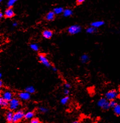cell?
<instances>
[{"label":"cell","instance_id":"cell-1","mask_svg":"<svg viewBox=\"0 0 120 123\" xmlns=\"http://www.w3.org/2000/svg\"><path fill=\"white\" fill-rule=\"evenodd\" d=\"M21 105V104L20 100L16 97H14L11 100L9 101L8 109L9 110L13 111H17L19 110Z\"/></svg>","mask_w":120,"mask_h":123},{"label":"cell","instance_id":"cell-2","mask_svg":"<svg viewBox=\"0 0 120 123\" xmlns=\"http://www.w3.org/2000/svg\"><path fill=\"white\" fill-rule=\"evenodd\" d=\"M97 105L103 111H108L111 108L110 105H109V101L105 97H101L98 100L97 102Z\"/></svg>","mask_w":120,"mask_h":123},{"label":"cell","instance_id":"cell-3","mask_svg":"<svg viewBox=\"0 0 120 123\" xmlns=\"http://www.w3.org/2000/svg\"><path fill=\"white\" fill-rule=\"evenodd\" d=\"M38 59L39 62L44 66L46 67L50 68L51 69L53 67V66L52 65L51 63L50 62L48 58H47L46 55L44 54H39L38 55Z\"/></svg>","mask_w":120,"mask_h":123},{"label":"cell","instance_id":"cell-4","mask_svg":"<svg viewBox=\"0 0 120 123\" xmlns=\"http://www.w3.org/2000/svg\"><path fill=\"white\" fill-rule=\"evenodd\" d=\"M25 112L23 110L19 109L15 111L14 113L13 122L16 123H18L24 118Z\"/></svg>","mask_w":120,"mask_h":123},{"label":"cell","instance_id":"cell-5","mask_svg":"<svg viewBox=\"0 0 120 123\" xmlns=\"http://www.w3.org/2000/svg\"><path fill=\"white\" fill-rule=\"evenodd\" d=\"M119 96V92L116 89H111L107 91L105 94V97L108 101L116 100Z\"/></svg>","mask_w":120,"mask_h":123},{"label":"cell","instance_id":"cell-6","mask_svg":"<svg viewBox=\"0 0 120 123\" xmlns=\"http://www.w3.org/2000/svg\"><path fill=\"white\" fill-rule=\"evenodd\" d=\"M82 28L80 25L75 24L70 26L68 29V32L71 35H74L79 33L81 31Z\"/></svg>","mask_w":120,"mask_h":123},{"label":"cell","instance_id":"cell-7","mask_svg":"<svg viewBox=\"0 0 120 123\" xmlns=\"http://www.w3.org/2000/svg\"><path fill=\"white\" fill-rule=\"evenodd\" d=\"M1 96L5 100L10 101L14 98V93L9 90H5L2 92Z\"/></svg>","mask_w":120,"mask_h":123},{"label":"cell","instance_id":"cell-8","mask_svg":"<svg viewBox=\"0 0 120 123\" xmlns=\"http://www.w3.org/2000/svg\"><path fill=\"white\" fill-rule=\"evenodd\" d=\"M18 97L20 100L28 101L31 99V94L24 91L19 92L18 94Z\"/></svg>","mask_w":120,"mask_h":123},{"label":"cell","instance_id":"cell-9","mask_svg":"<svg viewBox=\"0 0 120 123\" xmlns=\"http://www.w3.org/2000/svg\"><path fill=\"white\" fill-rule=\"evenodd\" d=\"M4 17L6 18H12L15 16V12L12 8H8L4 12Z\"/></svg>","mask_w":120,"mask_h":123},{"label":"cell","instance_id":"cell-10","mask_svg":"<svg viewBox=\"0 0 120 123\" xmlns=\"http://www.w3.org/2000/svg\"><path fill=\"white\" fill-rule=\"evenodd\" d=\"M14 112L9 110L5 114V119L8 123L13 122V118Z\"/></svg>","mask_w":120,"mask_h":123},{"label":"cell","instance_id":"cell-11","mask_svg":"<svg viewBox=\"0 0 120 123\" xmlns=\"http://www.w3.org/2000/svg\"><path fill=\"white\" fill-rule=\"evenodd\" d=\"M53 31L50 29H45L42 32L43 37L47 39H51L53 36Z\"/></svg>","mask_w":120,"mask_h":123},{"label":"cell","instance_id":"cell-12","mask_svg":"<svg viewBox=\"0 0 120 123\" xmlns=\"http://www.w3.org/2000/svg\"><path fill=\"white\" fill-rule=\"evenodd\" d=\"M35 116V113L34 111H27L25 113L24 118L25 120H30L34 118Z\"/></svg>","mask_w":120,"mask_h":123},{"label":"cell","instance_id":"cell-13","mask_svg":"<svg viewBox=\"0 0 120 123\" xmlns=\"http://www.w3.org/2000/svg\"><path fill=\"white\" fill-rule=\"evenodd\" d=\"M0 106L1 108L6 109L8 108L9 101L4 99L2 96L0 97Z\"/></svg>","mask_w":120,"mask_h":123},{"label":"cell","instance_id":"cell-14","mask_svg":"<svg viewBox=\"0 0 120 123\" xmlns=\"http://www.w3.org/2000/svg\"><path fill=\"white\" fill-rule=\"evenodd\" d=\"M56 14L54 11H50L46 14L45 16V19L48 21H51L54 20L55 18Z\"/></svg>","mask_w":120,"mask_h":123},{"label":"cell","instance_id":"cell-15","mask_svg":"<svg viewBox=\"0 0 120 123\" xmlns=\"http://www.w3.org/2000/svg\"><path fill=\"white\" fill-rule=\"evenodd\" d=\"M90 60L89 56L87 54H83L82 55L81 57H80V61L81 62L82 64H86Z\"/></svg>","mask_w":120,"mask_h":123},{"label":"cell","instance_id":"cell-16","mask_svg":"<svg viewBox=\"0 0 120 123\" xmlns=\"http://www.w3.org/2000/svg\"><path fill=\"white\" fill-rule=\"evenodd\" d=\"M104 24H105V22L103 21H101H101H96L92 22L91 23V26L96 28H97L98 27L102 26Z\"/></svg>","mask_w":120,"mask_h":123},{"label":"cell","instance_id":"cell-17","mask_svg":"<svg viewBox=\"0 0 120 123\" xmlns=\"http://www.w3.org/2000/svg\"><path fill=\"white\" fill-rule=\"evenodd\" d=\"M24 91L26 92H28V93L31 94H34L36 92V89L35 87L33 86H28L26 87L25 88Z\"/></svg>","mask_w":120,"mask_h":123},{"label":"cell","instance_id":"cell-18","mask_svg":"<svg viewBox=\"0 0 120 123\" xmlns=\"http://www.w3.org/2000/svg\"><path fill=\"white\" fill-rule=\"evenodd\" d=\"M70 100V97L69 95L65 96L60 100V103L63 105H65L68 103Z\"/></svg>","mask_w":120,"mask_h":123},{"label":"cell","instance_id":"cell-19","mask_svg":"<svg viewBox=\"0 0 120 123\" xmlns=\"http://www.w3.org/2000/svg\"><path fill=\"white\" fill-rule=\"evenodd\" d=\"M114 114L116 116H120V104H117L113 109Z\"/></svg>","mask_w":120,"mask_h":123},{"label":"cell","instance_id":"cell-20","mask_svg":"<svg viewBox=\"0 0 120 123\" xmlns=\"http://www.w3.org/2000/svg\"><path fill=\"white\" fill-rule=\"evenodd\" d=\"M63 14L64 16L67 17L71 16L73 14V11L72 10L69 9H67L64 10V12L63 13Z\"/></svg>","mask_w":120,"mask_h":123},{"label":"cell","instance_id":"cell-21","mask_svg":"<svg viewBox=\"0 0 120 123\" xmlns=\"http://www.w3.org/2000/svg\"><path fill=\"white\" fill-rule=\"evenodd\" d=\"M97 31V28L94 27L93 26H90L88 27L86 29V32L87 33L89 34H92V33H95Z\"/></svg>","mask_w":120,"mask_h":123},{"label":"cell","instance_id":"cell-22","mask_svg":"<svg viewBox=\"0 0 120 123\" xmlns=\"http://www.w3.org/2000/svg\"><path fill=\"white\" fill-rule=\"evenodd\" d=\"M30 49L34 52H38L39 49V47L37 43H31L30 44Z\"/></svg>","mask_w":120,"mask_h":123},{"label":"cell","instance_id":"cell-23","mask_svg":"<svg viewBox=\"0 0 120 123\" xmlns=\"http://www.w3.org/2000/svg\"><path fill=\"white\" fill-rule=\"evenodd\" d=\"M38 110V111L41 114H46L49 111V109L44 106H39Z\"/></svg>","mask_w":120,"mask_h":123},{"label":"cell","instance_id":"cell-24","mask_svg":"<svg viewBox=\"0 0 120 123\" xmlns=\"http://www.w3.org/2000/svg\"><path fill=\"white\" fill-rule=\"evenodd\" d=\"M64 10V9L62 7H57L54 9L53 11L56 14V15H58L63 13Z\"/></svg>","mask_w":120,"mask_h":123},{"label":"cell","instance_id":"cell-25","mask_svg":"<svg viewBox=\"0 0 120 123\" xmlns=\"http://www.w3.org/2000/svg\"><path fill=\"white\" fill-rule=\"evenodd\" d=\"M17 1L18 0H8L7 4L8 8H12Z\"/></svg>","mask_w":120,"mask_h":123},{"label":"cell","instance_id":"cell-26","mask_svg":"<svg viewBox=\"0 0 120 123\" xmlns=\"http://www.w3.org/2000/svg\"><path fill=\"white\" fill-rule=\"evenodd\" d=\"M117 104H118V103H117V102L116 101V100L109 101V105H110L111 108L113 109L114 107Z\"/></svg>","mask_w":120,"mask_h":123},{"label":"cell","instance_id":"cell-27","mask_svg":"<svg viewBox=\"0 0 120 123\" xmlns=\"http://www.w3.org/2000/svg\"><path fill=\"white\" fill-rule=\"evenodd\" d=\"M29 123H40V121L38 118L34 117V118L30 120Z\"/></svg>","mask_w":120,"mask_h":123},{"label":"cell","instance_id":"cell-28","mask_svg":"<svg viewBox=\"0 0 120 123\" xmlns=\"http://www.w3.org/2000/svg\"><path fill=\"white\" fill-rule=\"evenodd\" d=\"M70 90L69 89H67V88H65L63 89V93L65 95V96H67L69 95V94H70Z\"/></svg>","mask_w":120,"mask_h":123},{"label":"cell","instance_id":"cell-29","mask_svg":"<svg viewBox=\"0 0 120 123\" xmlns=\"http://www.w3.org/2000/svg\"><path fill=\"white\" fill-rule=\"evenodd\" d=\"M64 87L65 88H67V89H70L71 87V85L70 83H65L64 84Z\"/></svg>","mask_w":120,"mask_h":123},{"label":"cell","instance_id":"cell-30","mask_svg":"<svg viewBox=\"0 0 120 123\" xmlns=\"http://www.w3.org/2000/svg\"><path fill=\"white\" fill-rule=\"evenodd\" d=\"M86 0H77L76 4L77 5H80L82 4L83 3H84Z\"/></svg>","mask_w":120,"mask_h":123},{"label":"cell","instance_id":"cell-31","mask_svg":"<svg viewBox=\"0 0 120 123\" xmlns=\"http://www.w3.org/2000/svg\"><path fill=\"white\" fill-rule=\"evenodd\" d=\"M52 71H54V72H58V69H57L56 67L54 66L53 68H52V69H51Z\"/></svg>","mask_w":120,"mask_h":123},{"label":"cell","instance_id":"cell-32","mask_svg":"<svg viewBox=\"0 0 120 123\" xmlns=\"http://www.w3.org/2000/svg\"><path fill=\"white\" fill-rule=\"evenodd\" d=\"M3 84H4L3 81L2 80H0V87L2 88L3 86Z\"/></svg>","mask_w":120,"mask_h":123},{"label":"cell","instance_id":"cell-33","mask_svg":"<svg viewBox=\"0 0 120 123\" xmlns=\"http://www.w3.org/2000/svg\"><path fill=\"white\" fill-rule=\"evenodd\" d=\"M18 23L17 22H14L13 23V26H14V27H16L17 25H18Z\"/></svg>","mask_w":120,"mask_h":123},{"label":"cell","instance_id":"cell-34","mask_svg":"<svg viewBox=\"0 0 120 123\" xmlns=\"http://www.w3.org/2000/svg\"><path fill=\"white\" fill-rule=\"evenodd\" d=\"M3 16H4V15L3 14V13H2V12L0 13V18H3Z\"/></svg>","mask_w":120,"mask_h":123},{"label":"cell","instance_id":"cell-35","mask_svg":"<svg viewBox=\"0 0 120 123\" xmlns=\"http://www.w3.org/2000/svg\"><path fill=\"white\" fill-rule=\"evenodd\" d=\"M70 123H80L78 121H73V122H71Z\"/></svg>","mask_w":120,"mask_h":123},{"label":"cell","instance_id":"cell-36","mask_svg":"<svg viewBox=\"0 0 120 123\" xmlns=\"http://www.w3.org/2000/svg\"><path fill=\"white\" fill-rule=\"evenodd\" d=\"M2 74L1 73H0V78H2Z\"/></svg>","mask_w":120,"mask_h":123},{"label":"cell","instance_id":"cell-37","mask_svg":"<svg viewBox=\"0 0 120 123\" xmlns=\"http://www.w3.org/2000/svg\"><path fill=\"white\" fill-rule=\"evenodd\" d=\"M14 123V122H11V123Z\"/></svg>","mask_w":120,"mask_h":123},{"label":"cell","instance_id":"cell-38","mask_svg":"<svg viewBox=\"0 0 120 123\" xmlns=\"http://www.w3.org/2000/svg\"><path fill=\"white\" fill-rule=\"evenodd\" d=\"M3 1V0H0V2H2V1Z\"/></svg>","mask_w":120,"mask_h":123}]
</instances>
